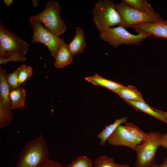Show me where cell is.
I'll list each match as a JSON object with an SVG mask.
<instances>
[{
	"label": "cell",
	"mask_w": 167,
	"mask_h": 167,
	"mask_svg": "<svg viewBox=\"0 0 167 167\" xmlns=\"http://www.w3.org/2000/svg\"><path fill=\"white\" fill-rule=\"evenodd\" d=\"M29 44L16 36L2 23L0 24V58L7 62H24Z\"/></svg>",
	"instance_id": "1"
},
{
	"label": "cell",
	"mask_w": 167,
	"mask_h": 167,
	"mask_svg": "<svg viewBox=\"0 0 167 167\" xmlns=\"http://www.w3.org/2000/svg\"><path fill=\"white\" fill-rule=\"evenodd\" d=\"M46 141L41 134L29 141L22 148L16 167H40L49 159Z\"/></svg>",
	"instance_id": "2"
},
{
	"label": "cell",
	"mask_w": 167,
	"mask_h": 167,
	"mask_svg": "<svg viewBox=\"0 0 167 167\" xmlns=\"http://www.w3.org/2000/svg\"><path fill=\"white\" fill-rule=\"evenodd\" d=\"M111 0H100L92 10L93 21L97 30L101 32L115 26H120V15Z\"/></svg>",
	"instance_id": "3"
},
{
	"label": "cell",
	"mask_w": 167,
	"mask_h": 167,
	"mask_svg": "<svg viewBox=\"0 0 167 167\" xmlns=\"http://www.w3.org/2000/svg\"><path fill=\"white\" fill-rule=\"evenodd\" d=\"M61 9L58 2L50 1L46 3L43 11L36 15L31 16L30 20L43 23L45 28L59 37L67 30L66 24L60 17Z\"/></svg>",
	"instance_id": "4"
},
{
	"label": "cell",
	"mask_w": 167,
	"mask_h": 167,
	"mask_svg": "<svg viewBox=\"0 0 167 167\" xmlns=\"http://www.w3.org/2000/svg\"><path fill=\"white\" fill-rule=\"evenodd\" d=\"M115 7L121 19L120 26L124 28L146 23H155L163 20L158 13L151 14L142 12L122 0Z\"/></svg>",
	"instance_id": "5"
},
{
	"label": "cell",
	"mask_w": 167,
	"mask_h": 167,
	"mask_svg": "<svg viewBox=\"0 0 167 167\" xmlns=\"http://www.w3.org/2000/svg\"><path fill=\"white\" fill-rule=\"evenodd\" d=\"M151 36L143 32L137 35L132 34L121 26L109 28L100 32L99 34V37L102 41L115 48L121 44L140 45L144 40Z\"/></svg>",
	"instance_id": "6"
},
{
	"label": "cell",
	"mask_w": 167,
	"mask_h": 167,
	"mask_svg": "<svg viewBox=\"0 0 167 167\" xmlns=\"http://www.w3.org/2000/svg\"><path fill=\"white\" fill-rule=\"evenodd\" d=\"M148 137L138 145L135 151L136 153V167H148L155 162L156 153L159 147V142L162 134L158 132L148 133Z\"/></svg>",
	"instance_id": "7"
},
{
	"label": "cell",
	"mask_w": 167,
	"mask_h": 167,
	"mask_svg": "<svg viewBox=\"0 0 167 167\" xmlns=\"http://www.w3.org/2000/svg\"><path fill=\"white\" fill-rule=\"evenodd\" d=\"M30 23L33 30L31 45L37 42L44 44L47 47L52 56L55 58L61 45L65 43L64 40L44 27L40 22L30 20Z\"/></svg>",
	"instance_id": "8"
},
{
	"label": "cell",
	"mask_w": 167,
	"mask_h": 167,
	"mask_svg": "<svg viewBox=\"0 0 167 167\" xmlns=\"http://www.w3.org/2000/svg\"><path fill=\"white\" fill-rule=\"evenodd\" d=\"M107 141L111 145L125 146L135 151L136 146L141 143L143 140L132 135L124 126L120 125L109 136Z\"/></svg>",
	"instance_id": "9"
},
{
	"label": "cell",
	"mask_w": 167,
	"mask_h": 167,
	"mask_svg": "<svg viewBox=\"0 0 167 167\" xmlns=\"http://www.w3.org/2000/svg\"><path fill=\"white\" fill-rule=\"evenodd\" d=\"M131 28L137 33L143 32L152 36L156 38L167 40V24L164 20L155 23H146L134 26Z\"/></svg>",
	"instance_id": "10"
},
{
	"label": "cell",
	"mask_w": 167,
	"mask_h": 167,
	"mask_svg": "<svg viewBox=\"0 0 167 167\" xmlns=\"http://www.w3.org/2000/svg\"><path fill=\"white\" fill-rule=\"evenodd\" d=\"M67 45L70 51L73 56L83 53L86 46L84 31L81 28L76 27L75 36Z\"/></svg>",
	"instance_id": "11"
},
{
	"label": "cell",
	"mask_w": 167,
	"mask_h": 167,
	"mask_svg": "<svg viewBox=\"0 0 167 167\" xmlns=\"http://www.w3.org/2000/svg\"><path fill=\"white\" fill-rule=\"evenodd\" d=\"M6 71L0 66V101L4 106L10 109L11 102L10 98V89L6 78Z\"/></svg>",
	"instance_id": "12"
},
{
	"label": "cell",
	"mask_w": 167,
	"mask_h": 167,
	"mask_svg": "<svg viewBox=\"0 0 167 167\" xmlns=\"http://www.w3.org/2000/svg\"><path fill=\"white\" fill-rule=\"evenodd\" d=\"M73 56L68 49V45L65 43L61 45L54 58L55 66L60 68L71 64Z\"/></svg>",
	"instance_id": "13"
},
{
	"label": "cell",
	"mask_w": 167,
	"mask_h": 167,
	"mask_svg": "<svg viewBox=\"0 0 167 167\" xmlns=\"http://www.w3.org/2000/svg\"><path fill=\"white\" fill-rule=\"evenodd\" d=\"M124 100L135 109L148 114L167 124V120L161 115L153 109L146 102L140 101H132L125 99Z\"/></svg>",
	"instance_id": "14"
},
{
	"label": "cell",
	"mask_w": 167,
	"mask_h": 167,
	"mask_svg": "<svg viewBox=\"0 0 167 167\" xmlns=\"http://www.w3.org/2000/svg\"><path fill=\"white\" fill-rule=\"evenodd\" d=\"M113 92L124 100L146 102L143 100L141 93L138 91L136 87L133 86H124L122 88Z\"/></svg>",
	"instance_id": "15"
},
{
	"label": "cell",
	"mask_w": 167,
	"mask_h": 167,
	"mask_svg": "<svg viewBox=\"0 0 167 167\" xmlns=\"http://www.w3.org/2000/svg\"><path fill=\"white\" fill-rule=\"evenodd\" d=\"M25 92V89L21 87L11 91L10 94L11 109H22L24 108Z\"/></svg>",
	"instance_id": "16"
},
{
	"label": "cell",
	"mask_w": 167,
	"mask_h": 167,
	"mask_svg": "<svg viewBox=\"0 0 167 167\" xmlns=\"http://www.w3.org/2000/svg\"><path fill=\"white\" fill-rule=\"evenodd\" d=\"M85 79L93 85L102 86L113 92L124 86L120 84L105 79L97 74L86 77Z\"/></svg>",
	"instance_id": "17"
},
{
	"label": "cell",
	"mask_w": 167,
	"mask_h": 167,
	"mask_svg": "<svg viewBox=\"0 0 167 167\" xmlns=\"http://www.w3.org/2000/svg\"><path fill=\"white\" fill-rule=\"evenodd\" d=\"M127 117H125L119 119H115L112 124L106 126L105 128L97 135L101 142L100 145L102 146L104 145L108 138L113 133L116 128L122 123L126 122Z\"/></svg>",
	"instance_id": "18"
},
{
	"label": "cell",
	"mask_w": 167,
	"mask_h": 167,
	"mask_svg": "<svg viewBox=\"0 0 167 167\" xmlns=\"http://www.w3.org/2000/svg\"><path fill=\"white\" fill-rule=\"evenodd\" d=\"M127 4L138 10L145 13L156 14L151 5L146 0H124Z\"/></svg>",
	"instance_id": "19"
},
{
	"label": "cell",
	"mask_w": 167,
	"mask_h": 167,
	"mask_svg": "<svg viewBox=\"0 0 167 167\" xmlns=\"http://www.w3.org/2000/svg\"><path fill=\"white\" fill-rule=\"evenodd\" d=\"M11 109L5 107L0 101V128L2 129L10 125L12 121L13 115Z\"/></svg>",
	"instance_id": "20"
},
{
	"label": "cell",
	"mask_w": 167,
	"mask_h": 167,
	"mask_svg": "<svg viewBox=\"0 0 167 167\" xmlns=\"http://www.w3.org/2000/svg\"><path fill=\"white\" fill-rule=\"evenodd\" d=\"M124 126L130 134L135 137L143 140L148 137V133H146L131 122H126Z\"/></svg>",
	"instance_id": "21"
},
{
	"label": "cell",
	"mask_w": 167,
	"mask_h": 167,
	"mask_svg": "<svg viewBox=\"0 0 167 167\" xmlns=\"http://www.w3.org/2000/svg\"><path fill=\"white\" fill-rule=\"evenodd\" d=\"M118 165L113 158L102 155L95 160L94 167H117Z\"/></svg>",
	"instance_id": "22"
},
{
	"label": "cell",
	"mask_w": 167,
	"mask_h": 167,
	"mask_svg": "<svg viewBox=\"0 0 167 167\" xmlns=\"http://www.w3.org/2000/svg\"><path fill=\"white\" fill-rule=\"evenodd\" d=\"M19 68L18 82L21 85L32 76L33 71L31 66L24 64L21 65Z\"/></svg>",
	"instance_id": "23"
},
{
	"label": "cell",
	"mask_w": 167,
	"mask_h": 167,
	"mask_svg": "<svg viewBox=\"0 0 167 167\" xmlns=\"http://www.w3.org/2000/svg\"><path fill=\"white\" fill-rule=\"evenodd\" d=\"M19 73V67L12 73L6 75V79L11 91L20 87L18 82Z\"/></svg>",
	"instance_id": "24"
},
{
	"label": "cell",
	"mask_w": 167,
	"mask_h": 167,
	"mask_svg": "<svg viewBox=\"0 0 167 167\" xmlns=\"http://www.w3.org/2000/svg\"><path fill=\"white\" fill-rule=\"evenodd\" d=\"M66 167H92L91 161L86 156L77 157Z\"/></svg>",
	"instance_id": "25"
},
{
	"label": "cell",
	"mask_w": 167,
	"mask_h": 167,
	"mask_svg": "<svg viewBox=\"0 0 167 167\" xmlns=\"http://www.w3.org/2000/svg\"><path fill=\"white\" fill-rule=\"evenodd\" d=\"M40 167H65L53 160L48 159L44 162Z\"/></svg>",
	"instance_id": "26"
},
{
	"label": "cell",
	"mask_w": 167,
	"mask_h": 167,
	"mask_svg": "<svg viewBox=\"0 0 167 167\" xmlns=\"http://www.w3.org/2000/svg\"><path fill=\"white\" fill-rule=\"evenodd\" d=\"M159 146L167 149V132L162 134L159 142Z\"/></svg>",
	"instance_id": "27"
},
{
	"label": "cell",
	"mask_w": 167,
	"mask_h": 167,
	"mask_svg": "<svg viewBox=\"0 0 167 167\" xmlns=\"http://www.w3.org/2000/svg\"><path fill=\"white\" fill-rule=\"evenodd\" d=\"M153 109L159 113L167 120V112L152 108Z\"/></svg>",
	"instance_id": "28"
},
{
	"label": "cell",
	"mask_w": 167,
	"mask_h": 167,
	"mask_svg": "<svg viewBox=\"0 0 167 167\" xmlns=\"http://www.w3.org/2000/svg\"><path fill=\"white\" fill-rule=\"evenodd\" d=\"M160 165L163 167H167V158H165L162 163Z\"/></svg>",
	"instance_id": "29"
},
{
	"label": "cell",
	"mask_w": 167,
	"mask_h": 167,
	"mask_svg": "<svg viewBox=\"0 0 167 167\" xmlns=\"http://www.w3.org/2000/svg\"><path fill=\"white\" fill-rule=\"evenodd\" d=\"M13 1V0H4V2L6 6H11Z\"/></svg>",
	"instance_id": "30"
},
{
	"label": "cell",
	"mask_w": 167,
	"mask_h": 167,
	"mask_svg": "<svg viewBox=\"0 0 167 167\" xmlns=\"http://www.w3.org/2000/svg\"><path fill=\"white\" fill-rule=\"evenodd\" d=\"M117 167H130V166L127 164H118V165Z\"/></svg>",
	"instance_id": "31"
},
{
	"label": "cell",
	"mask_w": 167,
	"mask_h": 167,
	"mask_svg": "<svg viewBox=\"0 0 167 167\" xmlns=\"http://www.w3.org/2000/svg\"><path fill=\"white\" fill-rule=\"evenodd\" d=\"M33 5L35 7H36L37 6L39 3V2L38 0H32Z\"/></svg>",
	"instance_id": "32"
},
{
	"label": "cell",
	"mask_w": 167,
	"mask_h": 167,
	"mask_svg": "<svg viewBox=\"0 0 167 167\" xmlns=\"http://www.w3.org/2000/svg\"><path fill=\"white\" fill-rule=\"evenodd\" d=\"M148 167H163L161 166L160 165H159L158 164L156 163L155 162L153 165Z\"/></svg>",
	"instance_id": "33"
},
{
	"label": "cell",
	"mask_w": 167,
	"mask_h": 167,
	"mask_svg": "<svg viewBox=\"0 0 167 167\" xmlns=\"http://www.w3.org/2000/svg\"><path fill=\"white\" fill-rule=\"evenodd\" d=\"M164 21L165 23L167 24V19L166 20H164Z\"/></svg>",
	"instance_id": "34"
}]
</instances>
